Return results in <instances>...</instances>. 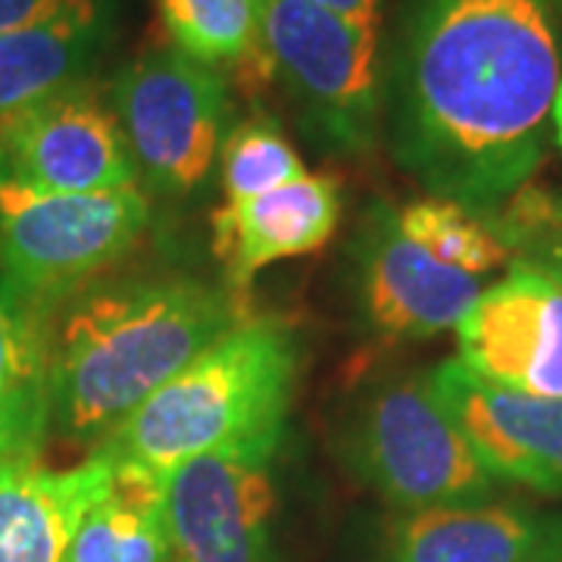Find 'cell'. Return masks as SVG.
Masks as SVG:
<instances>
[{
  "label": "cell",
  "mask_w": 562,
  "mask_h": 562,
  "mask_svg": "<svg viewBox=\"0 0 562 562\" xmlns=\"http://www.w3.org/2000/svg\"><path fill=\"white\" fill-rule=\"evenodd\" d=\"M562 0H406L384 66V135L428 198L491 216L553 140Z\"/></svg>",
  "instance_id": "obj_1"
},
{
  "label": "cell",
  "mask_w": 562,
  "mask_h": 562,
  "mask_svg": "<svg viewBox=\"0 0 562 562\" xmlns=\"http://www.w3.org/2000/svg\"><path fill=\"white\" fill-rule=\"evenodd\" d=\"M228 284L135 276L79 291L50 344V428L101 447L150 394L250 319Z\"/></svg>",
  "instance_id": "obj_2"
},
{
  "label": "cell",
  "mask_w": 562,
  "mask_h": 562,
  "mask_svg": "<svg viewBox=\"0 0 562 562\" xmlns=\"http://www.w3.org/2000/svg\"><path fill=\"white\" fill-rule=\"evenodd\" d=\"M297 369V331L276 316H250L150 394L94 453L169 475L191 457L284 428Z\"/></svg>",
  "instance_id": "obj_3"
},
{
  "label": "cell",
  "mask_w": 562,
  "mask_h": 562,
  "mask_svg": "<svg viewBox=\"0 0 562 562\" xmlns=\"http://www.w3.org/2000/svg\"><path fill=\"white\" fill-rule=\"evenodd\" d=\"M338 457L397 513L484 503L501 484L435 397L428 372L360 384L338 419Z\"/></svg>",
  "instance_id": "obj_4"
},
{
  "label": "cell",
  "mask_w": 562,
  "mask_h": 562,
  "mask_svg": "<svg viewBox=\"0 0 562 562\" xmlns=\"http://www.w3.org/2000/svg\"><path fill=\"white\" fill-rule=\"evenodd\" d=\"M260 72L279 85L316 147L341 157L375 150L384 132L379 29L306 3L262 0Z\"/></svg>",
  "instance_id": "obj_5"
},
{
  "label": "cell",
  "mask_w": 562,
  "mask_h": 562,
  "mask_svg": "<svg viewBox=\"0 0 562 562\" xmlns=\"http://www.w3.org/2000/svg\"><path fill=\"white\" fill-rule=\"evenodd\" d=\"M147 222L150 203L138 184L60 194L0 179V279L47 313L125 257Z\"/></svg>",
  "instance_id": "obj_6"
},
{
  "label": "cell",
  "mask_w": 562,
  "mask_h": 562,
  "mask_svg": "<svg viewBox=\"0 0 562 562\" xmlns=\"http://www.w3.org/2000/svg\"><path fill=\"white\" fill-rule=\"evenodd\" d=\"M135 169L166 194L198 191L220 160L228 128V81L176 44H157L110 88Z\"/></svg>",
  "instance_id": "obj_7"
},
{
  "label": "cell",
  "mask_w": 562,
  "mask_h": 562,
  "mask_svg": "<svg viewBox=\"0 0 562 562\" xmlns=\"http://www.w3.org/2000/svg\"><path fill=\"white\" fill-rule=\"evenodd\" d=\"M284 428L179 462L166 522L179 562H276V460Z\"/></svg>",
  "instance_id": "obj_8"
},
{
  "label": "cell",
  "mask_w": 562,
  "mask_h": 562,
  "mask_svg": "<svg viewBox=\"0 0 562 562\" xmlns=\"http://www.w3.org/2000/svg\"><path fill=\"white\" fill-rule=\"evenodd\" d=\"M0 179L98 194L138 184V169L110 98L81 79L0 116Z\"/></svg>",
  "instance_id": "obj_9"
},
{
  "label": "cell",
  "mask_w": 562,
  "mask_h": 562,
  "mask_svg": "<svg viewBox=\"0 0 562 562\" xmlns=\"http://www.w3.org/2000/svg\"><path fill=\"white\" fill-rule=\"evenodd\" d=\"M457 331V360L484 382L528 397L562 401V281L513 260L484 288Z\"/></svg>",
  "instance_id": "obj_10"
},
{
  "label": "cell",
  "mask_w": 562,
  "mask_h": 562,
  "mask_svg": "<svg viewBox=\"0 0 562 562\" xmlns=\"http://www.w3.org/2000/svg\"><path fill=\"white\" fill-rule=\"evenodd\" d=\"M353 254L366 319L384 341L438 338L460 325L484 291L482 279L450 269L422 250L387 203L369 210Z\"/></svg>",
  "instance_id": "obj_11"
},
{
  "label": "cell",
  "mask_w": 562,
  "mask_h": 562,
  "mask_svg": "<svg viewBox=\"0 0 562 562\" xmlns=\"http://www.w3.org/2000/svg\"><path fill=\"white\" fill-rule=\"evenodd\" d=\"M428 382L497 482L562 497V401L528 397L484 382L460 360L431 369Z\"/></svg>",
  "instance_id": "obj_12"
},
{
  "label": "cell",
  "mask_w": 562,
  "mask_h": 562,
  "mask_svg": "<svg viewBox=\"0 0 562 562\" xmlns=\"http://www.w3.org/2000/svg\"><path fill=\"white\" fill-rule=\"evenodd\" d=\"M384 562H562V509L484 501L401 513Z\"/></svg>",
  "instance_id": "obj_13"
},
{
  "label": "cell",
  "mask_w": 562,
  "mask_h": 562,
  "mask_svg": "<svg viewBox=\"0 0 562 562\" xmlns=\"http://www.w3.org/2000/svg\"><path fill=\"white\" fill-rule=\"evenodd\" d=\"M338 220V181L310 172L279 191L225 203L213 213V250L225 269V284L244 297L260 269L325 247Z\"/></svg>",
  "instance_id": "obj_14"
},
{
  "label": "cell",
  "mask_w": 562,
  "mask_h": 562,
  "mask_svg": "<svg viewBox=\"0 0 562 562\" xmlns=\"http://www.w3.org/2000/svg\"><path fill=\"white\" fill-rule=\"evenodd\" d=\"M113 462L94 453L72 469L38 457L0 469V562H63L81 516L106 491Z\"/></svg>",
  "instance_id": "obj_15"
},
{
  "label": "cell",
  "mask_w": 562,
  "mask_h": 562,
  "mask_svg": "<svg viewBox=\"0 0 562 562\" xmlns=\"http://www.w3.org/2000/svg\"><path fill=\"white\" fill-rule=\"evenodd\" d=\"M101 38L98 0H66L41 20L0 32V116L85 79Z\"/></svg>",
  "instance_id": "obj_16"
},
{
  "label": "cell",
  "mask_w": 562,
  "mask_h": 562,
  "mask_svg": "<svg viewBox=\"0 0 562 562\" xmlns=\"http://www.w3.org/2000/svg\"><path fill=\"white\" fill-rule=\"evenodd\" d=\"M44 316L0 279V469L38 457L50 428V338Z\"/></svg>",
  "instance_id": "obj_17"
},
{
  "label": "cell",
  "mask_w": 562,
  "mask_h": 562,
  "mask_svg": "<svg viewBox=\"0 0 562 562\" xmlns=\"http://www.w3.org/2000/svg\"><path fill=\"white\" fill-rule=\"evenodd\" d=\"M113 462V479L81 516L63 562H179L166 522V475Z\"/></svg>",
  "instance_id": "obj_18"
},
{
  "label": "cell",
  "mask_w": 562,
  "mask_h": 562,
  "mask_svg": "<svg viewBox=\"0 0 562 562\" xmlns=\"http://www.w3.org/2000/svg\"><path fill=\"white\" fill-rule=\"evenodd\" d=\"M172 44L210 66L260 69L262 0H157Z\"/></svg>",
  "instance_id": "obj_19"
},
{
  "label": "cell",
  "mask_w": 562,
  "mask_h": 562,
  "mask_svg": "<svg viewBox=\"0 0 562 562\" xmlns=\"http://www.w3.org/2000/svg\"><path fill=\"white\" fill-rule=\"evenodd\" d=\"M401 228L428 250L431 257L450 269H460L465 276L482 279L487 272L509 262L506 244L497 238L487 216H479L460 203L425 198V201L406 203L397 210Z\"/></svg>",
  "instance_id": "obj_20"
},
{
  "label": "cell",
  "mask_w": 562,
  "mask_h": 562,
  "mask_svg": "<svg viewBox=\"0 0 562 562\" xmlns=\"http://www.w3.org/2000/svg\"><path fill=\"white\" fill-rule=\"evenodd\" d=\"M222 188L225 203H241L279 191L306 176L297 150L269 113H254L222 140Z\"/></svg>",
  "instance_id": "obj_21"
},
{
  "label": "cell",
  "mask_w": 562,
  "mask_h": 562,
  "mask_svg": "<svg viewBox=\"0 0 562 562\" xmlns=\"http://www.w3.org/2000/svg\"><path fill=\"white\" fill-rule=\"evenodd\" d=\"M487 220L506 244L509 260L541 266L562 281V194L525 184Z\"/></svg>",
  "instance_id": "obj_22"
},
{
  "label": "cell",
  "mask_w": 562,
  "mask_h": 562,
  "mask_svg": "<svg viewBox=\"0 0 562 562\" xmlns=\"http://www.w3.org/2000/svg\"><path fill=\"white\" fill-rule=\"evenodd\" d=\"M66 0H0V32L20 29L25 22H35L54 13Z\"/></svg>",
  "instance_id": "obj_23"
},
{
  "label": "cell",
  "mask_w": 562,
  "mask_h": 562,
  "mask_svg": "<svg viewBox=\"0 0 562 562\" xmlns=\"http://www.w3.org/2000/svg\"><path fill=\"white\" fill-rule=\"evenodd\" d=\"M291 3L319 7V10H328V13H338L344 20L379 29V0H291Z\"/></svg>",
  "instance_id": "obj_24"
},
{
  "label": "cell",
  "mask_w": 562,
  "mask_h": 562,
  "mask_svg": "<svg viewBox=\"0 0 562 562\" xmlns=\"http://www.w3.org/2000/svg\"><path fill=\"white\" fill-rule=\"evenodd\" d=\"M553 138H557L562 150V88L560 94H557V106H553Z\"/></svg>",
  "instance_id": "obj_25"
}]
</instances>
